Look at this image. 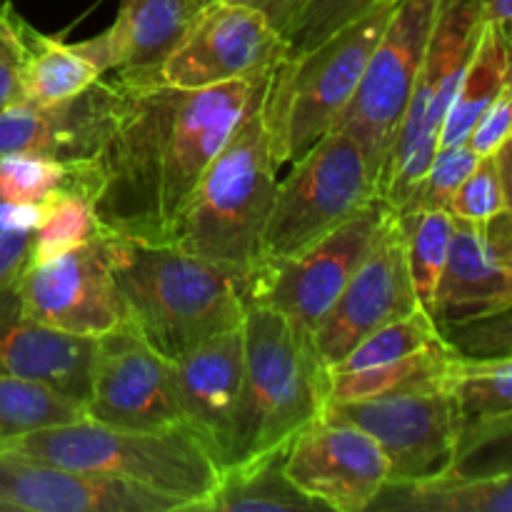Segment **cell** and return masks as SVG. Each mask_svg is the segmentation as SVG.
<instances>
[{"instance_id": "6da1fadb", "label": "cell", "mask_w": 512, "mask_h": 512, "mask_svg": "<svg viewBox=\"0 0 512 512\" xmlns=\"http://www.w3.org/2000/svg\"><path fill=\"white\" fill-rule=\"evenodd\" d=\"M270 75L198 90L125 83V100L98 155L93 213L105 235L170 243L198 185Z\"/></svg>"}, {"instance_id": "7a4b0ae2", "label": "cell", "mask_w": 512, "mask_h": 512, "mask_svg": "<svg viewBox=\"0 0 512 512\" xmlns=\"http://www.w3.org/2000/svg\"><path fill=\"white\" fill-rule=\"evenodd\" d=\"M105 258L128 325L163 358H180L203 340L243 325V270L190 255L173 243L118 235H105Z\"/></svg>"}, {"instance_id": "3957f363", "label": "cell", "mask_w": 512, "mask_h": 512, "mask_svg": "<svg viewBox=\"0 0 512 512\" xmlns=\"http://www.w3.org/2000/svg\"><path fill=\"white\" fill-rule=\"evenodd\" d=\"M243 350L230 465L280 453L328 408L330 370L303 325L268 305H248Z\"/></svg>"}, {"instance_id": "277c9868", "label": "cell", "mask_w": 512, "mask_h": 512, "mask_svg": "<svg viewBox=\"0 0 512 512\" xmlns=\"http://www.w3.org/2000/svg\"><path fill=\"white\" fill-rule=\"evenodd\" d=\"M260 103L200 175L170 240L185 253L243 273L260 263L280 170Z\"/></svg>"}, {"instance_id": "5b68a950", "label": "cell", "mask_w": 512, "mask_h": 512, "mask_svg": "<svg viewBox=\"0 0 512 512\" xmlns=\"http://www.w3.org/2000/svg\"><path fill=\"white\" fill-rule=\"evenodd\" d=\"M0 450L140 485L183 500L188 510H205L220 478V465L188 425L125 430L83 418L35 430Z\"/></svg>"}, {"instance_id": "8992f818", "label": "cell", "mask_w": 512, "mask_h": 512, "mask_svg": "<svg viewBox=\"0 0 512 512\" xmlns=\"http://www.w3.org/2000/svg\"><path fill=\"white\" fill-rule=\"evenodd\" d=\"M398 0H378L368 13L298 58H285L265 85V128L278 168L308 153L353 100L370 53Z\"/></svg>"}, {"instance_id": "52a82bcc", "label": "cell", "mask_w": 512, "mask_h": 512, "mask_svg": "<svg viewBox=\"0 0 512 512\" xmlns=\"http://www.w3.org/2000/svg\"><path fill=\"white\" fill-rule=\"evenodd\" d=\"M290 165L288 178L275 188L260 263L300 253L380 198L368 155L353 135L338 128Z\"/></svg>"}, {"instance_id": "ba28073f", "label": "cell", "mask_w": 512, "mask_h": 512, "mask_svg": "<svg viewBox=\"0 0 512 512\" xmlns=\"http://www.w3.org/2000/svg\"><path fill=\"white\" fill-rule=\"evenodd\" d=\"M483 23L475 0H440L398 138L378 180V195L393 210L403 208L438 155L440 125L458 93Z\"/></svg>"}, {"instance_id": "9c48e42d", "label": "cell", "mask_w": 512, "mask_h": 512, "mask_svg": "<svg viewBox=\"0 0 512 512\" xmlns=\"http://www.w3.org/2000/svg\"><path fill=\"white\" fill-rule=\"evenodd\" d=\"M393 215L383 198H375L300 253L255 265L245 275V308L268 305L313 333Z\"/></svg>"}, {"instance_id": "30bf717a", "label": "cell", "mask_w": 512, "mask_h": 512, "mask_svg": "<svg viewBox=\"0 0 512 512\" xmlns=\"http://www.w3.org/2000/svg\"><path fill=\"white\" fill-rule=\"evenodd\" d=\"M438 8L440 0L395 3L388 25L370 53L353 100L335 123V128L358 140L378 180L398 138Z\"/></svg>"}, {"instance_id": "8fae6325", "label": "cell", "mask_w": 512, "mask_h": 512, "mask_svg": "<svg viewBox=\"0 0 512 512\" xmlns=\"http://www.w3.org/2000/svg\"><path fill=\"white\" fill-rule=\"evenodd\" d=\"M285 60V38L253 8L218 0L190 20L178 48L145 83L180 90L270 75Z\"/></svg>"}, {"instance_id": "7c38bea8", "label": "cell", "mask_w": 512, "mask_h": 512, "mask_svg": "<svg viewBox=\"0 0 512 512\" xmlns=\"http://www.w3.org/2000/svg\"><path fill=\"white\" fill-rule=\"evenodd\" d=\"M325 413L358 425L383 450L388 480H420L458 468V420L445 388L335 403Z\"/></svg>"}, {"instance_id": "4fadbf2b", "label": "cell", "mask_w": 512, "mask_h": 512, "mask_svg": "<svg viewBox=\"0 0 512 512\" xmlns=\"http://www.w3.org/2000/svg\"><path fill=\"white\" fill-rule=\"evenodd\" d=\"M15 285L23 313L60 333L100 338L128 325L103 233L43 263H28Z\"/></svg>"}, {"instance_id": "5bb4252c", "label": "cell", "mask_w": 512, "mask_h": 512, "mask_svg": "<svg viewBox=\"0 0 512 512\" xmlns=\"http://www.w3.org/2000/svg\"><path fill=\"white\" fill-rule=\"evenodd\" d=\"M85 418L125 430L185 425L170 385V360L155 353L130 325L95 338Z\"/></svg>"}, {"instance_id": "9a60e30c", "label": "cell", "mask_w": 512, "mask_h": 512, "mask_svg": "<svg viewBox=\"0 0 512 512\" xmlns=\"http://www.w3.org/2000/svg\"><path fill=\"white\" fill-rule=\"evenodd\" d=\"M285 473L325 510L365 512L388 483V460L358 425L323 413L285 450Z\"/></svg>"}, {"instance_id": "2e32d148", "label": "cell", "mask_w": 512, "mask_h": 512, "mask_svg": "<svg viewBox=\"0 0 512 512\" xmlns=\"http://www.w3.org/2000/svg\"><path fill=\"white\" fill-rule=\"evenodd\" d=\"M123 100V80L105 73L73 98L10 105L0 110V158L35 155L58 163H93Z\"/></svg>"}, {"instance_id": "e0dca14e", "label": "cell", "mask_w": 512, "mask_h": 512, "mask_svg": "<svg viewBox=\"0 0 512 512\" xmlns=\"http://www.w3.org/2000/svg\"><path fill=\"white\" fill-rule=\"evenodd\" d=\"M423 308L413 288L398 220H390L363 263L348 280L318 328L313 345L325 368H335L365 335Z\"/></svg>"}, {"instance_id": "ac0fdd59", "label": "cell", "mask_w": 512, "mask_h": 512, "mask_svg": "<svg viewBox=\"0 0 512 512\" xmlns=\"http://www.w3.org/2000/svg\"><path fill=\"white\" fill-rule=\"evenodd\" d=\"M170 495L0 450V512H178Z\"/></svg>"}, {"instance_id": "d6986e66", "label": "cell", "mask_w": 512, "mask_h": 512, "mask_svg": "<svg viewBox=\"0 0 512 512\" xmlns=\"http://www.w3.org/2000/svg\"><path fill=\"white\" fill-rule=\"evenodd\" d=\"M243 325L213 335L170 360V385L183 423L205 445L220 470L233 455L235 418L243 393Z\"/></svg>"}, {"instance_id": "ffe728a7", "label": "cell", "mask_w": 512, "mask_h": 512, "mask_svg": "<svg viewBox=\"0 0 512 512\" xmlns=\"http://www.w3.org/2000/svg\"><path fill=\"white\" fill-rule=\"evenodd\" d=\"M500 310H512L510 213L488 223L453 218V240L430 315L440 328Z\"/></svg>"}, {"instance_id": "44dd1931", "label": "cell", "mask_w": 512, "mask_h": 512, "mask_svg": "<svg viewBox=\"0 0 512 512\" xmlns=\"http://www.w3.org/2000/svg\"><path fill=\"white\" fill-rule=\"evenodd\" d=\"M18 278L0 288V375L33 380L85 405L95 338L60 333L20 308Z\"/></svg>"}, {"instance_id": "7402d4cb", "label": "cell", "mask_w": 512, "mask_h": 512, "mask_svg": "<svg viewBox=\"0 0 512 512\" xmlns=\"http://www.w3.org/2000/svg\"><path fill=\"white\" fill-rule=\"evenodd\" d=\"M190 20L193 10L185 0H120L115 23L98 38L75 45L103 75L145 83L178 48Z\"/></svg>"}, {"instance_id": "603a6c76", "label": "cell", "mask_w": 512, "mask_h": 512, "mask_svg": "<svg viewBox=\"0 0 512 512\" xmlns=\"http://www.w3.org/2000/svg\"><path fill=\"white\" fill-rule=\"evenodd\" d=\"M443 388L458 420L460 465L512 430V360L453 355Z\"/></svg>"}, {"instance_id": "cb8c5ba5", "label": "cell", "mask_w": 512, "mask_h": 512, "mask_svg": "<svg viewBox=\"0 0 512 512\" xmlns=\"http://www.w3.org/2000/svg\"><path fill=\"white\" fill-rule=\"evenodd\" d=\"M365 512H512V475L465 473L463 465L420 480H388Z\"/></svg>"}, {"instance_id": "d4e9b609", "label": "cell", "mask_w": 512, "mask_h": 512, "mask_svg": "<svg viewBox=\"0 0 512 512\" xmlns=\"http://www.w3.org/2000/svg\"><path fill=\"white\" fill-rule=\"evenodd\" d=\"M505 85H510V30L483 23L460 78L458 93L440 125V148L465 143L473 125Z\"/></svg>"}, {"instance_id": "484cf974", "label": "cell", "mask_w": 512, "mask_h": 512, "mask_svg": "<svg viewBox=\"0 0 512 512\" xmlns=\"http://www.w3.org/2000/svg\"><path fill=\"white\" fill-rule=\"evenodd\" d=\"M288 450V448H285ZM285 450L220 470L218 485L205 503L215 512H295L325 510L285 473Z\"/></svg>"}, {"instance_id": "4316f807", "label": "cell", "mask_w": 512, "mask_h": 512, "mask_svg": "<svg viewBox=\"0 0 512 512\" xmlns=\"http://www.w3.org/2000/svg\"><path fill=\"white\" fill-rule=\"evenodd\" d=\"M453 355V348L440 338L390 363L350 373H330L328 405L443 388Z\"/></svg>"}, {"instance_id": "83f0119b", "label": "cell", "mask_w": 512, "mask_h": 512, "mask_svg": "<svg viewBox=\"0 0 512 512\" xmlns=\"http://www.w3.org/2000/svg\"><path fill=\"white\" fill-rule=\"evenodd\" d=\"M100 188L98 160L58 163L35 155L0 158V200L13 205H50L60 198H85L93 205Z\"/></svg>"}, {"instance_id": "f1b7e54d", "label": "cell", "mask_w": 512, "mask_h": 512, "mask_svg": "<svg viewBox=\"0 0 512 512\" xmlns=\"http://www.w3.org/2000/svg\"><path fill=\"white\" fill-rule=\"evenodd\" d=\"M23 93L28 103H58L83 93L88 85L100 78V70L90 58H85L78 45L60 43L35 28L25 30Z\"/></svg>"}, {"instance_id": "f546056e", "label": "cell", "mask_w": 512, "mask_h": 512, "mask_svg": "<svg viewBox=\"0 0 512 512\" xmlns=\"http://www.w3.org/2000/svg\"><path fill=\"white\" fill-rule=\"evenodd\" d=\"M85 418V408L48 385L0 375V448L23 435Z\"/></svg>"}, {"instance_id": "4dcf8cb0", "label": "cell", "mask_w": 512, "mask_h": 512, "mask_svg": "<svg viewBox=\"0 0 512 512\" xmlns=\"http://www.w3.org/2000/svg\"><path fill=\"white\" fill-rule=\"evenodd\" d=\"M395 220L403 235L413 288L420 305L430 313L453 240V215L448 210H415V213H395Z\"/></svg>"}, {"instance_id": "1f68e13d", "label": "cell", "mask_w": 512, "mask_h": 512, "mask_svg": "<svg viewBox=\"0 0 512 512\" xmlns=\"http://www.w3.org/2000/svg\"><path fill=\"white\" fill-rule=\"evenodd\" d=\"M440 338L443 335H440L433 315L425 308H415L413 313L400 315V318L390 320V323L380 325L378 330L365 335L335 368H330V373H350V370L390 363V360L415 353V350L425 348Z\"/></svg>"}, {"instance_id": "d6a6232c", "label": "cell", "mask_w": 512, "mask_h": 512, "mask_svg": "<svg viewBox=\"0 0 512 512\" xmlns=\"http://www.w3.org/2000/svg\"><path fill=\"white\" fill-rule=\"evenodd\" d=\"M448 213L468 223H488L510 213V143L473 165L448 203Z\"/></svg>"}, {"instance_id": "836d02e7", "label": "cell", "mask_w": 512, "mask_h": 512, "mask_svg": "<svg viewBox=\"0 0 512 512\" xmlns=\"http://www.w3.org/2000/svg\"><path fill=\"white\" fill-rule=\"evenodd\" d=\"M103 233L95 220L93 205L85 198H60L45 208L43 220L33 235L30 263H43L73 250Z\"/></svg>"}, {"instance_id": "e575fe53", "label": "cell", "mask_w": 512, "mask_h": 512, "mask_svg": "<svg viewBox=\"0 0 512 512\" xmlns=\"http://www.w3.org/2000/svg\"><path fill=\"white\" fill-rule=\"evenodd\" d=\"M378 0H308L303 13L285 33V58H298L328 40L355 18L368 13Z\"/></svg>"}, {"instance_id": "d590c367", "label": "cell", "mask_w": 512, "mask_h": 512, "mask_svg": "<svg viewBox=\"0 0 512 512\" xmlns=\"http://www.w3.org/2000/svg\"><path fill=\"white\" fill-rule=\"evenodd\" d=\"M478 163V155L470 150L468 143L450 145V148H440L438 155L430 163L428 173L423 175L415 190L410 193V198L405 200L403 208H398L395 213H415V210H448L450 198L455 195V190L460 188V183L465 180V175L473 170V165Z\"/></svg>"}, {"instance_id": "8d00e7d4", "label": "cell", "mask_w": 512, "mask_h": 512, "mask_svg": "<svg viewBox=\"0 0 512 512\" xmlns=\"http://www.w3.org/2000/svg\"><path fill=\"white\" fill-rule=\"evenodd\" d=\"M48 205H0V288L13 283L30 263L33 235Z\"/></svg>"}, {"instance_id": "74e56055", "label": "cell", "mask_w": 512, "mask_h": 512, "mask_svg": "<svg viewBox=\"0 0 512 512\" xmlns=\"http://www.w3.org/2000/svg\"><path fill=\"white\" fill-rule=\"evenodd\" d=\"M438 330L460 358H510V310L440 325Z\"/></svg>"}, {"instance_id": "f35d334b", "label": "cell", "mask_w": 512, "mask_h": 512, "mask_svg": "<svg viewBox=\"0 0 512 512\" xmlns=\"http://www.w3.org/2000/svg\"><path fill=\"white\" fill-rule=\"evenodd\" d=\"M28 23L20 18L10 3H0V110L23 103V68L28 45Z\"/></svg>"}, {"instance_id": "ab89813d", "label": "cell", "mask_w": 512, "mask_h": 512, "mask_svg": "<svg viewBox=\"0 0 512 512\" xmlns=\"http://www.w3.org/2000/svg\"><path fill=\"white\" fill-rule=\"evenodd\" d=\"M510 130H512V90L510 85H505L500 90L498 98L488 105L483 115L478 118V123L470 130L468 140L465 143L470 145L478 158L483 155H495L503 145L510 143Z\"/></svg>"}, {"instance_id": "60d3db41", "label": "cell", "mask_w": 512, "mask_h": 512, "mask_svg": "<svg viewBox=\"0 0 512 512\" xmlns=\"http://www.w3.org/2000/svg\"><path fill=\"white\" fill-rule=\"evenodd\" d=\"M230 3H240L245 8H253L278 30L285 38V33L290 30V25L295 23L303 8L308 5V0H230Z\"/></svg>"}, {"instance_id": "b9f144b4", "label": "cell", "mask_w": 512, "mask_h": 512, "mask_svg": "<svg viewBox=\"0 0 512 512\" xmlns=\"http://www.w3.org/2000/svg\"><path fill=\"white\" fill-rule=\"evenodd\" d=\"M485 23H495L500 28L510 30L512 20V0H475Z\"/></svg>"}, {"instance_id": "7bdbcfd3", "label": "cell", "mask_w": 512, "mask_h": 512, "mask_svg": "<svg viewBox=\"0 0 512 512\" xmlns=\"http://www.w3.org/2000/svg\"><path fill=\"white\" fill-rule=\"evenodd\" d=\"M185 3H188V8L193 10V15H195L200 8H205V5H210V3H218V0H185Z\"/></svg>"}, {"instance_id": "ee69618b", "label": "cell", "mask_w": 512, "mask_h": 512, "mask_svg": "<svg viewBox=\"0 0 512 512\" xmlns=\"http://www.w3.org/2000/svg\"><path fill=\"white\" fill-rule=\"evenodd\" d=\"M0 205H3V200H0Z\"/></svg>"}]
</instances>
